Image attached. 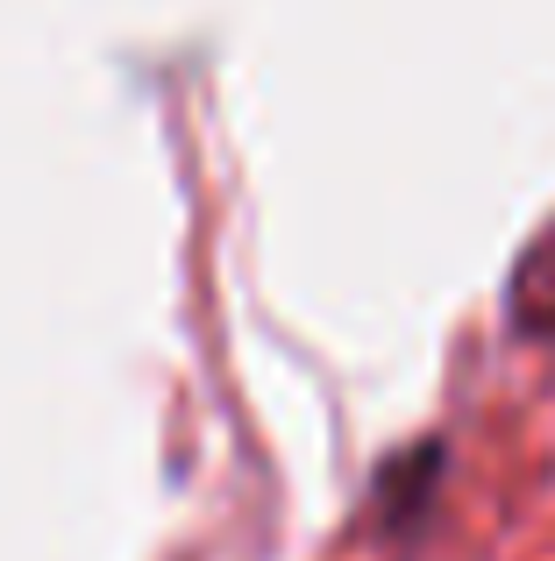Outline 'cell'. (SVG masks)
I'll return each instance as SVG.
<instances>
[{
    "mask_svg": "<svg viewBox=\"0 0 555 561\" xmlns=\"http://www.w3.org/2000/svg\"><path fill=\"white\" fill-rule=\"evenodd\" d=\"M499 328L520 348H555V214L520 242L499 291Z\"/></svg>",
    "mask_w": 555,
    "mask_h": 561,
    "instance_id": "obj_2",
    "label": "cell"
},
{
    "mask_svg": "<svg viewBox=\"0 0 555 561\" xmlns=\"http://www.w3.org/2000/svg\"><path fill=\"white\" fill-rule=\"evenodd\" d=\"M449 469H456L449 426H428V434L385 448L371 462V477H363L356 505H349V540H363L377 554H414L434 534V519H442Z\"/></svg>",
    "mask_w": 555,
    "mask_h": 561,
    "instance_id": "obj_1",
    "label": "cell"
}]
</instances>
